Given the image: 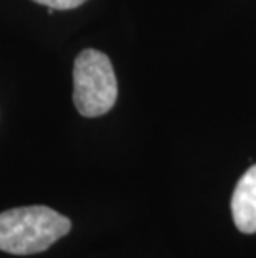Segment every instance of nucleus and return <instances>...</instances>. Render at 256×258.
<instances>
[{"label": "nucleus", "instance_id": "nucleus-1", "mask_svg": "<svg viewBox=\"0 0 256 258\" xmlns=\"http://www.w3.org/2000/svg\"><path fill=\"white\" fill-rule=\"evenodd\" d=\"M72 222L43 205L10 208L0 213V250L12 255H34L65 237Z\"/></svg>", "mask_w": 256, "mask_h": 258}, {"label": "nucleus", "instance_id": "nucleus-2", "mask_svg": "<svg viewBox=\"0 0 256 258\" xmlns=\"http://www.w3.org/2000/svg\"><path fill=\"white\" fill-rule=\"evenodd\" d=\"M118 95L117 77L108 55L95 48L80 52L73 65V103L83 117L112 110Z\"/></svg>", "mask_w": 256, "mask_h": 258}, {"label": "nucleus", "instance_id": "nucleus-3", "mask_svg": "<svg viewBox=\"0 0 256 258\" xmlns=\"http://www.w3.org/2000/svg\"><path fill=\"white\" fill-rule=\"evenodd\" d=\"M233 220L239 232H256V165L239 178L231 197Z\"/></svg>", "mask_w": 256, "mask_h": 258}, {"label": "nucleus", "instance_id": "nucleus-4", "mask_svg": "<svg viewBox=\"0 0 256 258\" xmlns=\"http://www.w3.org/2000/svg\"><path fill=\"white\" fill-rule=\"evenodd\" d=\"M34 2L40 5H47L50 10H70L80 7L87 0H34Z\"/></svg>", "mask_w": 256, "mask_h": 258}]
</instances>
